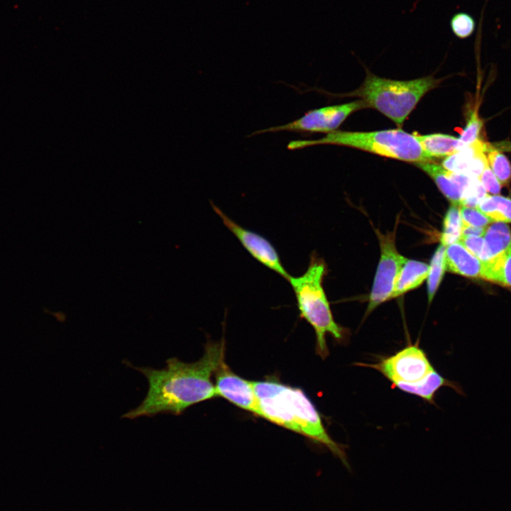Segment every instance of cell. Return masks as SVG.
Here are the masks:
<instances>
[{
	"instance_id": "cell-3",
	"label": "cell",
	"mask_w": 511,
	"mask_h": 511,
	"mask_svg": "<svg viewBox=\"0 0 511 511\" xmlns=\"http://www.w3.org/2000/svg\"><path fill=\"white\" fill-rule=\"evenodd\" d=\"M373 368L388 379L393 387L434 404L436 392L443 387L454 389L461 395L465 392L461 385L443 377L437 372L419 342L409 344L395 353L379 358L374 363H356Z\"/></svg>"
},
{
	"instance_id": "cell-6",
	"label": "cell",
	"mask_w": 511,
	"mask_h": 511,
	"mask_svg": "<svg viewBox=\"0 0 511 511\" xmlns=\"http://www.w3.org/2000/svg\"><path fill=\"white\" fill-rule=\"evenodd\" d=\"M440 82L432 76L394 80L368 72L363 83L351 94L361 97L368 107L377 109L401 126L420 99Z\"/></svg>"
},
{
	"instance_id": "cell-1",
	"label": "cell",
	"mask_w": 511,
	"mask_h": 511,
	"mask_svg": "<svg viewBox=\"0 0 511 511\" xmlns=\"http://www.w3.org/2000/svg\"><path fill=\"white\" fill-rule=\"evenodd\" d=\"M224 355V341H209L202 356L194 362L186 363L173 357L160 369L126 363L145 377L148 388L140 405L122 417L180 415L194 405L217 397L212 376L225 361Z\"/></svg>"
},
{
	"instance_id": "cell-7",
	"label": "cell",
	"mask_w": 511,
	"mask_h": 511,
	"mask_svg": "<svg viewBox=\"0 0 511 511\" xmlns=\"http://www.w3.org/2000/svg\"><path fill=\"white\" fill-rule=\"evenodd\" d=\"M379 241L380 257L370 293L365 317L378 305L390 300L400 269L406 259L395 246L396 226L392 231L383 233L375 230Z\"/></svg>"
},
{
	"instance_id": "cell-26",
	"label": "cell",
	"mask_w": 511,
	"mask_h": 511,
	"mask_svg": "<svg viewBox=\"0 0 511 511\" xmlns=\"http://www.w3.org/2000/svg\"><path fill=\"white\" fill-rule=\"evenodd\" d=\"M459 241L470 253L477 257L480 260H482L485 245L483 236L463 238Z\"/></svg>"
},
{
	"instance_id": "cell-22",
	"label": "cell",
	"mask_w": 511,
	"mask_h": 511,
	"mask_svg": "<svg viewBox=\"0 0 511 511\" xmlns=\"http://www.w3.org/2000/svg\"><path fill=\"white\" fill-rule=\"evenodd\" d=\"M453 33L458 38L471 36L476 29V21L469 13L460 11L454 13L449 21Z\"/></svg>"
},
{
	"instance_id": "cell-2",
	"label": "cell",
	"mask_w": 511,
	"mask_h": 511,
	"mask_svg": "<svg viewBox=\"0 0 511 511\" xmlns=\"http://www.w3.org/2000/svg\"><path fill=\"white\" fill-rule=\"evenodd\" d=\"M253 384L260 417L325 446L350 471L346 446L331 437L319 412L302 390L273 378Z\"/></svg>"
},
{
	"instance_id": "cell-11",
	"label": "cell",
	"mask_w": 511,
	"mask_h": 511,
	"mask_svg": "<svg viewBox=\"0 0 511 511\" xmlns=\"http://www.w3.org/2000/svg\"><path fill=\"white\" fill-rule=\"evenodd\" d=\"M488 145L478 139L446 157L441 165L449 171L478 178L488 165L485 155Z\"/></svg>"
},
{
	"instance_id": "cell-17",
	"label": "cell",
	"mask_w": 511,
	"mask_h": 511,
	"mask_svg": "<svg viewBox=\"0 0 511 511\" xmlns=\"http://www.w3.org/2000/svg\"><path fill=\"white\" fill-rule=\"evenodd\" d=\"M481 279L511 287V246L498 256L483 262Z\"/></svg>"
},
{
	"instance_id": "cell-23",
	"label": "cell",
	"mask_w": 511,
	"mask_h": 511,
	"mask_svg": "<svg viewBox=\"0 0 511 511\" xmlns=\"http://www.w3.org/2000/svg\"><path fill=\"white\" fill-rule=\"evenodd\" d=\"M463 226L485 228L493 221L477 208L460 206Z\"/></svg>"
},
{
	"instance_id": "cell-13",
	"label": "cell",
	"mask_w": 511,
	"mask_h": 511,
	"mask_svg": "<svg viewBox=\"0 0 511 511\" xmlns=\"http://www.w3.org/2000/svg\"><path fill=\"white\" fill-rule=\"evenodd\" d=\"M429 265L406 258L397 278L390 300L419 287L427 278Z\"/></svg>"
},
{
	"instance_id": "cell-24",
	"label": "cell",
	"mask_w": 511,
	"mask_h": 511,
	"mask_svg": "<svg viewBox=\"0 0 511 511\" xmlns=\"http://www.w3.org/2000/svg\"><path fill=\"white\" fill-rule=\"evenodd\" d=\"M483 127V121L476 111L471 113L464 129L461 132L459 140L464 145H468L478 139Z\"/></svg>"
},
{
	"instance_id": "cell-14",
	"label": "cell",
	"mask_w": 511,
	"mask_h": 511,
	"mask_svg": "<svg viewBox=\"0 0 511 511\" xmlns=\"http://www.w3.org/2000/svg\"><path fill=\"white\" fill-rule=\"evenodd\" d=\"M415 165L427 174L436 183L437 187L449 200L451 204L461 206L462 192L451 176V171L432 161L420 162Z\"/></svg>"
},
{
	"instance_id": "cell-16",
	"label": "cell",
	"mask_w": 511,
	"mask_h": 511,
	"mask_svg": "<svg viewBox=\"0 0 511 511\" xmlns=\"http://www.w3.org/2000/svg\"><path fill=\"white\" fill-rule=\"evenodd\" d=\"M482 262L498 256L511 246V231L502 222H495L487 226L485 235Z\"/></svg>"
},
{
	"instance_id": "cell-25",
	"label": "cell",
	"mask_w": 511,
	"mask_h": 511,
	"mask_svg": "<svg viewBox=\"0 0 511 511\" xmlns=\"http://www.w3.org/2000/svg\"><path fill=\"white\" fill-rule=\"evenodd\" d=\"M486 192L498 195L501 190V185L488 165L478 177Z\"/></svg>"
},
{
	"instance_id": "cell-12",
	"label": "cell",
	"mask_w": 511,
	"mask_h": 511,
	"mask_svg": "<svg viewBox=\"0 0 511 511\" xmlns=\"http://www.w3.org/2000/svg\"><path fill=\"white\" fill-rule=\"evenodd\" d=\"M446 270L464 277L481 278L483 262L460 242L446 246Z\"/></svg>"
},
{
	"instance_id": "cell-21",
	"label": "cell",
	"mask_w": 511,
	"mask_h": 511,
	"mask_svg": "<svg viewBox=\"0 0 511 511\" xmlns=\"http://www.w3.org/2000/svg\"><path fill=\"white\" fill-rule=\"evenodd\" d=\"M485 153L488 165L501 186H509L511 182V164L507 158L490 144Z\"/></svg>"
},
{
	"instance_id": "cell-15",
	"label": "cell",
	"mask_w": 511,
	"mask_h": 511,
	"mask_svg": "<svg viewBox=\"0 0 511 511\" xmlns=\"http://www.w3.org/2000/svg\"><path fill=\"white\" fill-rule=\"evenodd\" d=\"M417 138L423 150L432 160L446 158L466 146L458 138L447 134L417 135Z\"/></svg>"
},
{
	"instance_id": "cell-27",
	"label": "cell",
	"mask_w": 511,
	"mask_h": 511,
	"mask_svg": "<svg viewBox=\"0 0 511 511\" xmlns=\"http://www.w3.org/2000/svg\"><path fill=\"white\" fill-rule=\"evenodd\" d=\"M486 228L462 225L461 239L467 237L484 236Z\"/></svg>"
},
{
	"instance_id": "cell-18",
	"label": "cell",
	"mask_w": 511,
	"mask_h": 511,
	"mask_svg": "<svg viewBox=\"0 0 511 511\" xmlns=\"http://www.w3.org/2000/svg\"><path fill=\"white\" fill-rule=\"evenodd\" d=\"M493 221L511 223V199L500 195L486 196L477 207Z\"/></svg>"
},
{
	"instance_id": "cell-8",
	"label": "cell",
	"mask_w": 511,
	"mask_h": 511,
	"mask_svg": "<svg viewBox=\"0 0 511 511\" xmlns=\"http://www.w3.org/2000/svg\"><path fill=\"white\" fill-rule=\"evenodd\" d=\"M366 107L363 100L358 99L347 104L316 109L288 123L260 130L251 136L278 131L330 133L334 131L350 114Z\"/></svg>"
},
{
	"instance_id": "cell-20",
	"label": "cell",
	"mask_w": 511,
	"mask_h": 511,
	"mask_svg": "<svg viewBox=\"0 0 511 511\" xmlns=\"http://www.w3.org/2000/svg\"><path fill=\"white\" fill-rule=\"evenodd\" d=\"M462 225L460 206L451 204L444 218L441 243L447 246L458 242L461 237Z\"/></svg>"
},
{
	"instance_id": "cell-10",
	"label": "cell",
	"mask_w": 511,
	"mask_h": 511,
	"mask_svg": "<svg viewBox=\"0 0 511 511\" xmlns=\"http://www.w3.org/2000/svg\"><path fill=\"white\" fill-rule=\"evenodd\" d=\"M216 396L224 398L238 407L260 417L258 401L253 381L235 373L225 363L214 373Z\"/></svg>"
},
{
	"instance_id": "cell-19",
	"label": "cell",
	"mask_w": 511,
	"mask_h": 511,
	"mask_svg": "<svg viewBox=\"0 0 511 511\" xmlns=\"http://www.w3.org/2000/svg\"><path fill=\"white\" fill-rule=\"evenodd\" d=\"M446 265V246L440 243L431 260L427 276L428 302L431 303L443 279Z\"/></svg>"
},
{
	"instance_id": "cell-5",
	"label": "cell",
	"mask_w": 511,
	"mask_h": 511,
	"mask_svg": "<svg viewBox=\"0 0 511 511\" xmlns=\"http://www.w3.org/2000/svg\"><path fill=\"white\" fill-rule=\"evenodd\" d=\"M315 145H344L414 164L432 161L423 150L417 135L400 128L371 132L334 131L317 140L292 141L287 148L297 150Z\"/></svg>"
},
{
	"instance_id": "cell-9",
	"label": "cell",
	"mask_w": 511,
	"mask_h": 511,
	"mask_svg": "<svg viewBox=\"0 0 511 511\" xmlns=\"http://www.w3.org/2000/svg\"><path fill=\"white\" fill-rule=\"evenodd\" d=\"M212 209L224 226L237 238L243 248L257 261L288 280L291 275L282 265L273 244L265 237L238 224L220 208L210 202Z\"/></svg>"
},
{
	"instance_id": "cell-4",
	"label": "cell",
	"mask_w": 511,
	"mask_h": 511,
	"mask_svg": "<svg viewBox=\"0 0 511 511\" xmlns=\"http://www.w3.org/2000/svg\"><path fill=\"white\" fill-rule=\"evenodd\" d=\"M326 272L324 261L312 255L305 272L299 276L290 275L287 280L294 292L300 317L314 330L317 353L323 359L329 354L326 339L328 334L339 342L347 336L346 329L335 322L325 294L323 281Z\"/></svg>"
}]
</instances>
